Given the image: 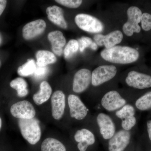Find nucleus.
<instances>
[{
  "label": "nucleus",
  "instance_id": "nucleus-1",
  "mask_svg": "<svg viewBox=\"0 0 151 151\" xmlns=\"http://www.w3.org/2000/svg\"><path fill=\"white\" fill-rule=\"evenodd\" d=\"M100 55L106 61L117 64H129L137 62L140 53L136 49L126 46H115L105 49Z\"/></svg>",
  "mask_w": 151,
  "mask_h": 151
},
{
  "label": "nucleus",
  "instance_id": "nucleus-2",
  "mask_svg": "<svg viewBox=\"0 0 151 151\" xmlns=\"http://www.w3.org/2000/svg\"><path fill=\"white\" fill-rule=\"evenodd\" d=\"M19 128L22 137L32 145L36 144L41 136L39 122L35 118L30 119H19Z\"/></svg>",
  "mask_w": 151,
  "mask_h": 151
},
{
  "label": "nucleus",
  "instance_id": "nucleus-3",
  "mask_svg": "<svg viewBox=\"0 0 151 151\" xmlns=\"http://www.w3.org/2000/svg\"><path fill=\"white\" fill-rule=\"evenodd\" d=\"M137 110L132 103H129L114 113L120 120L121 129L127 131H134L137 124Z\"/></svg>",
  "mask_w": 151,
  "mask_h": 151
},
{
  "label": "nucleus",
  "instance_id": "nucleus-4",
  "mask_svg": "<svg viewBox=\"0 0 151 151\" xmlns=\"http://www.w3.org/2000/svg\"><path fill=\"white\" fill-rule=\"evenodd\" d=\"M95 122L100 137L104 140L108 142L117 132L114 119L107 113H97L95 117Z\"/></svg>",
  "mask_w": 151,
  "mask_h": 151
},
{
  "label": "nucleus",
  "instance_id": "nucleus-5",
  "mask_svg": "<svg viewBox=\"0 0 151 151\" xmlns=\"http://www.w3.org/2000/svg\"><path fill=\"white\" fill-rule=\"evenodd\" d=\"M128 86L137 90L146 91L151 89V72L133 70L125 78Z\"/></svg>",
  "mask_w": 151,
  "mask_h": 151
},
{
  "label": "nucleus",
  "instance_id": "nucleus-6",
  "mask_svg": "<svg viewBox=\"0 0 151 151\" xmlns=\"http://www.w3.org/2000/svg\"><path fill=\"white\" fill-rule=\"evenodd\" d=\"M129 103L116 90L108 91L100 100V106L109 113H114Z\"/></svg>",
  "mask_w": 151,
  "mask_h": 151
},
{
  "label": "nucleus",
  "instance_id": "nucleus-7",
  "mask_svg": "<svg viewBox=\"0 0 151 151\" xmlns=\"http://www.w3.org/2000/svg\"><path fill=\"white\" fill-rule=\"evenodd\" d=\"M142 12L138 7L132 6L128 9L127 12L128 20L123 27L125 34L131 37L135 33H139L142 28L139 25L141 22Z\"/></svg>",
  "mask_w": 151,
  "mask_h": 151
},
{
  "label": "nucleus",
  "instance_id": "nucleus-8",
  "mask_svg": "<svg viewBox=\"0 0 151 151\" xmlns=\"http://www.w3.org/2000/svg\"><path fill=\"white\" fill-rule=\"evenodd\" d=\"M133 131L120 129L108 142V151H125L133 140Z\"/></svg>",
  "mask_w": 151,
  "mask_h": 151
},
{
  "label": "nucleus",
  "instance_id": "nucleus-9",
  "mask_svg": "<svg viewBox=\"0 0 151 151\" xmlns=\"http://www.w3.org/2000/svg\"><path fill=\"white\" fill-rule=\"evenodd\" d=\"M75 22L79 28L86 32L97 33L104 29V25L102 22L98 19L87 14H77L75 17Z\"/></svg>",
  "mask_w": 151,
  "mask_h": 151
},
{
  "label": "nucleus",
  "instance_id": "nucleus-10",
  "mask_svg": "<svg viewBox=\"0 0 151 151\" xmlns=\"http://www.w3.org/2000/svg\"><path fill=\"white\" fill-rule=\"evenodd\" d=\"M117 73L116 66L113 65H103L97 67L92 72V83L94 86H98L115 77Z\"/></svg>",
  "mask_w": 151,
  "mask_h": 151
},
{
  "label": "nucleus",
  "instance_id": "nucleus-11",
  "mask_svg": "<svg viewBox=\"0 0 151 151\" xmlns=\"http://www.w3.org/2000/svg\"><path fill=\"white\" fill-rule=\"evenodd\" d=\"M68 103L70 116L72 119L81 121L88 116L89 109L77 95L73 94L68 95Z\"/></svg>",
  "mask_w": 151,
  "mask_h": 151
},
{
  "label": "nucleus",
  "instance_id": "nucleus-12",
  "mask_svg": "<svg viewBox=\"0 0 151 151\" xmlns=\"http://www.w3.org/2000/svg\"><path fill=\"white\" fill-rule=\"evenodd\" d=\"M12 116L19 119H30L34 118L36 111L34 107L27 100L14 103L10 108Z\"/></svg>",
  "mask_w": 151,
  "mask_h": 151
},
{
  "label": "nucleus",
  "instance_id": "nucleus-13",
  "mask_svg": "<svg viewBox=\"0 0 151 151\" xmlns=\"http://www.w3.org/2000/svg\"><path fill=\"white\" fill-rule=\"evenodd\" d=\"M92 83V72L89 69L82 68L74 76L73 90L76 93H81L88 89Z\"/></svg>",
  "mask_w": 151,
  "mask_h": 151
},
{
  "label": "nucleus",
  "instance_id": "nucleus-14",
  "mask_svg": "<svg viewBox=\"0 0 151 151\" xmlns=\"http://www.w3.org/2000/svg\"><path fill=\"white\" fill-rule=\"evenodd\" d=\"M74 139L77 144V147L80 151H86L90 146L93 145L96 142L94 132L89 129L77 130L74 135Z\"/></svg>",
  "mask_w": 151,
  "mask_h": 151
},
{
  "label": "nucleus",
  "instance_id": "nucleus-15",
  "mask_svg": "<svg viewBox=\"0 0 151 151\" xmlns=\"http://www.w3.org/2000/svg\"><path fill=\"white\" fill-rule=\"evenodd\" d=\"M52 114L55 120H60L64 115L65 107V97L62 91L54 92L51 99Z\"/></svg>",
  "mask_w": 151,
  "mask_h": 151
},
{
  "label": "nucleus",
  "instance_id": "nucleus-16",
  "mask_svg": "<svg viewBox=\"0 0 151 151\" xmlns=\"http://www.w3.org/2000/svg\"><path fill=\"white\" fill-rule=\"evenodd\" d=\"M46 27V22L42 19L30 22L23 28V37L26 40L32 39L42 34Z\"/></svg>",
  "mask_w": 151,
  "mask_h": 151
},
{
  "label": "nucleus",
  "instance_id": "nucleus-17",
  "mask_svg": "<svg viewBox=\"0 0 151 151\" xmlns=\"http://www.w3.org/2000/svg\"><path fill=\"white\" fill-rule=\"evenodd\" d=\"M47 37L51 43L53 52L58 56H61L66 42L63 34L59 31H55L50 32Z\"/></svg>",
  "mask_w": 151,
  "mask_h": 151
},
{
  "label": "nucleus",
  "instance_id": "nucleus-18",
  "mask_svg": "<svg viewBox=\"0 0 151 151\" xmlns=\"http://www.w3.org/2000/svg\"><path fill=\"white\" fill-rule=\"evenodd\" d=\"M47 18L55 24L63 29L67 28L68 25L63 15V11L61 8L56 6H49L46 9Z\"/></svg>",
  "mask_w": 151,
  "mask_h": 151
},
{
  "label": "nucleus",
  "instance_id": "nucleus-19",
  "mask_svg": "<svg viewBox=\"0 0 151 151\" xmlns=\"http://www.w3.org/2000/svg\"><path fill=\"white\" fill-rule=\"evenodd\" d=\"M137 111H151V89L147 90L132 103Z\"/></svg>",
  "mask_w": 151,
  "mask_h": 151
},
{
  "label": "nucleus",
  "instance_id": "nucleus-20",
  "mask_svg": "<svg viewBox=\"0 0 151 151\" xmlns=\"http://www.w3.org/2000/svg\"><path fill=\"white\" fill-rule=\"evenodd\" d=\"M52 89L48 82L43 81L40 84V90L33 96V99L36 105H40L47 101L51 96Z\"/></svg>",
  "mask_w": 151,
  "mask_h": 151
},
{
  "label": "nucleus",
  "instance_id": "nucleus-21",
  "mask_svg": "<svg viewBox=\"0 0 151 151\" xmlns=\"http://www.w3.org/2000/svg\"><path fill=\"white\" fill-rule=\"evenodd\" d=\"M36 64L39 67H45L56 62L57 58L53 53L47 50H40L36 54Z\"/></svg>",
  "mask_w": 151,
  "mask_h": 151
},
{
  "label": "nucleus",
  "instance_id": "nucleus-22",
  "mask_svg": "<svg viewBox=\"0 0 151 151\" xmlns=\"http://www.w3.org/2000/svg\"><path fill=\"white\" fill-rule=\"evenodd\" d=\"M41 151H66L65 146L54 138H48L42 143Z\"/></svg>",
  "mask_w": 151,
  "mask_h": 151
},
{
  "label": "nucleus",
  "instance_id": "nucleus-23",
  "mask_svg": "<svg viewBox=\"0 0 151 151\" xmlns=\"http://www.w3.org/2000/svg\"><path fill=\"white\" fill-rule=\"evenodd\" d=\"M124 35L122 32L116 30L104 36V45L106 49H110L121 43Z\"/></svg>",
  "mask_w": 151,
  "mask_h": 151
},
{
  "label": "nucleus",
  "instance_id": "nucleus-24",
  "mask_svg": "<svg viewBox=\"0 0 151 151\" xmlns=\"http://www.w3.org/2000/svg\"><path fill=\"white\" fill-rule=\"evenodd\" d=\"M10 85L13 89L17 90L19 97H24L28 94L27 83L23 78L20 77L15 78L11 81Z\"/></svg>",
  "mask_w": 151,
  "mask_h": 151
},
{
  "label": "nucleus",
  "instance_id": "nucleus-25",
  "mask_svg": "<svg viewBox=\"0 0 151 151\" xmlns=\"http://www.w3.org/2000/svg\"><path fill=\"white\" fill-rule=\"evenodd\" d=\"M36 68V63L34 60L28 59L27 62L18 68L17 73L22 76H28L34 73Z\"/></svg>",
  "mask_w": 151,
  "mask_h": 151
},
{
  "label": "nucleus",
  "instance_id": "nucleus-26",
  "mask_svg": "<svg viewBox=\"0 0 151 151\" xmlns=\"http://www.w3.org/2000/svg\"><path fill=\"white\" fill-rule=\"evenodd\" d=\"M79 49L78 41L76 40H70L65 46L63 53L65 59H69L72 57L77 52Z\"/></svg>",
  "mask_w": 151,
  "mask_h": 151
},
{
  "label": "nucleus",
  "instance_id": "nucleus-27",
  "mask_svg": "<svg viewBox=\"0 0 151 151\" xmlns=\"http://www.w3.org/2000/svg\"><path fill=\"white\" fill-rule=\"evenodd\" d=\"M78 41L79 49L81 52H83L87 47H90L95 50L98 48V45L95 42H93L90 38L87 37H82Z\"/></svg>",
  "mask_w": 151,
  "mask_h": 151
},
{
  "label": "nucleus",
  "instance_id": "nucleus-28",
  "mask_svg": "<svg viewBox=\"0 0 151 151\" xmlns=\"http://www.w3.org/2000/svg\"><path fill=\"white\" fill-rule=\"evenodd\" d=\"M141 23V28L144 31H150L151 30V13H143Z\"/></svg>",
  "mask_w": 151,
  "mask_h": 151
},
{
  "label": "nucleus",
  "instance_id": "nucleus-29",
  "mask_svg": "<svg viewBox=\"0 0 151 151\" xmlns=\"http://www.w3.org/2000/svg\"><path fill=\"white\" fill-rule=\"evenodd\" d=\"M57 3L69 8H77L82 4L81 0H56Z\"/></svg>",
  "mask_w": 151,
  "mask_h": 151
},
{
  "label": "nucleus",
  "instance_id": "nucleus-30",
  "mask_svg": "<svg viewBox=\"0 0 151 151\" xmlns=\"http://www.w3.org/2000/svg\"><path fill=\"white\" fill-rule=\"evenodd\" d=\"M144 137L147 138L148 141L151 143V111L149 112L146 119V133Z\"/></svg>",
  "mask_w": 151,
  "mask_h": 151
},
{
  "label": "nucleus",
  "instance_id": "nucleus-31",
  "mask_svg": "<svg viewBox=\"0 0 151 151\" xmlns=\"http://www.w3.org/2000/svg\"><path fill=\"white\" fill-rule=\"evenodd\" d=\"M48 68L46 66L45 67H39L37 66L36 69L34 76L37 78H43L48 73Z\"/></svg>",
  "mask_w": 151,
  "mask_h": 151
},
{
  "label": "nucleus",
  "instance_id": "nucleus-32",
  "mask_svg": "<svg viewBox=\"0 0 151 151\" xmlns=\"http://www.w3.org/2000/svg\"><path fill=\"white\" fill-rule=\"evenodd\" d=\"M104 36L101 34H98L94 36V42L98 46H102L104 45Z\"/></svg>",
  "mask_w": 151,
  "mask_h": 151
},
{
  "label": "nucleus",
  "instance_id": "nucleus-33",
  "mask_svg": "<svg viewBox=\"0 0 151 151\" xmlns=\"http://www.w3.org/2000/svg\"><path fill=\"white\" fill-rule=\"evenodd\" d=\"M7 4V1L5 0H0V16L4 11Z\"/></svg>",
  "mask_w": 151,
  "mask_h": 151
},
{
  "label": "nucleus",
  "instance_id": "nucleus-34",
  "mask_svg": "<svg viewBox=\"0 0 151 151\" xmlns=\"http://www.w3.org/2000/svg\"><path fill=\"white\" fill-rule=\"evenodd\" d=\"M2 127V120L1 119V118H0V131H1V128Z\"/></svg>",
  "mask_w": 151,
  "mask_h": 151
},
{
  "label": "nucleus",
  "instance_id": "nucleus-35",
  "mask_svg": "<svg viewBox=\"0 0 151 151\" xmlns=\"http://www.w3.org/2000/svg\"><path fill=\"white\" fill-rule=\"evenodd\" d=\"M2 42V37L1 36V35H0V45H1V43Z\"/></svg>",
  "mask_w": 151,
  "mask_h": 151
},
{
  "label": "nucleus",
  "instance_id": "nucleus-36",
  "mask_svg": "<svg viewBox=\"0 0 151 151\" xmlns=\"http://www.w3.org/2000/svg\"><path fill=\"white\" fill-rule=\"evenodd\" d=\"M0 65H1V61H0Z\"/></svg>",
  "mask_w": 151,
  "mask_h": 151
},
{
  "label": "nucleus",
  "instance_id": "nucleus-37",
  "mask_svg": "<svg viewBox=\"0 0 151 151\" xmlns=\"http://www.w3.org/2000/svg\"><path fill=\"white\" fill-rule=\"evenodd\" d=\"M150 151H151V150H150Z\"/></svg>",
  "mask_w": 151,
  "mask_h": 151
}]
</instances>
